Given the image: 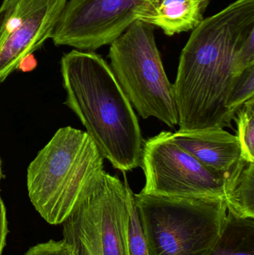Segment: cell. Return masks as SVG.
Returning a JSON list of instances; mask_svg holds the SVG:
<instances>
[{
	"instance_id": "6da1fadb",
	"label": "cell",
	"mask_w": 254,
	"mask_h": 255,
	"mask_svg": "<svg viewBox=\"0 0 254 255\" xmlns=\"http://www.w3.org/2000/svg\"><path fill=\"white\" fill-rule=\"evenodd\" d=\"M252 33L254 0H236L192 30L173 85L180 130L232 127L228 103L236 58Z\"/></svg>"
},
{
	"instance_id": "7a4b0ae2",
	"label": "cell",
	"mask_w": 254,
	"mask_h": 255,
	"mask_svg": "<svg viewBox=\"0 0 254 255\" xmlns=\"http://www.w3.org/2000/svg\"><path fill=\"white\" fill-rule=\"evenodd\" d=\"M67 105L80 120L103 158L129 172L141 164L143 140L132 105L107 61L77 49L61 58Z\"/></svg>"
},
{
	"instance_id": "3957f363",
	"label": "cell",
	"mask_w": 254,
	"mask_h": 255,
	"mask_svg": "<svg viewBox=\"0 0 254 255\" xmlns=\"http://www.w3.org/2000/svg\"><path fill=\"white\" fill-rule=\"evenodd\" d=\"M102 169L104 158L87 133L61 128L28 166V197L45 221L62 224L85 186Z\"/></svg>"
},
{
	"instance_id": "277c9868",
	"label": "cell",
	"mask_w": 254,
	"mask_h": 255,
	"mask_svg": "<svg viewBox=\"0 0 254 255\" xmlns=\"http://www.w3.org/2000/svg\"><path fill=\"white\" fill-rule=\"evenodd\" d=\"M153 255H207L222 234L228 208L221 198L134 194Z\"/></svg>"
},
{
	"instance_id": "5b68a950",
	"label": "cell",
	"mask_w": 254,
	"mask_h": 255,
	"mask_svg": "<svg viewBox=\"0 0 254 255\" xmlns=\"http://www.w3.org/2000/svg\"><path fill=\"white\" fill-rule=\"evenodd\" d=\"M110 46V68L139 115L172 128L178 125L174 86L163 65L155 27L134 21Z\"/></svg>"
},
{
	"instance_id": "8992f818",
	"label": "cell",
	"mask_w": 254,
	"mask_h": 255,
	"mask_svg": "<svg viewBox=\"0 0 254 255\" xmlns=\"http://www.w3.org/2000/svg\"><path fill=\"white\" fill-rule=\"evenodd\" d=\"M129 217L125 184L102 169L85 186L63 222L64 240L72 255H130Z\"/></svg>"
},
{
	"instance_id": "52a82bcc",
	"label": "cell",
	"mask_w": 254,
	"mask_h": 255,
	"mask_svg": "<svg viewBox=\"0 0 254 255\" xmlns=\"http://www.w3.org/2000/svg\"><path fill=\"white\" fill-rule=\"evenodd\" d=\"M172 133L161 132L143 142L146 183L140 193L168 197L224 199L225 175L216 173L180 148Z\"/></svg>"
},
{
	"instance_id": "ba28073f",
	"label": "cell",
	"mask_w": 254,
	"mask_h": 255,
	"mask_svg": "<svg viewBox=\"0 0 254 255\" xmlns=\"http://www.w3.org/2000/svg\"><path fill=\"white\" fill-rule=\"evenodd\" d=\"M143 0H67L52 38L55 46L94 52L110 45L137 20Z\"/></svg>"
},
{
	"instance_id": "9c48e42d",
	"label": "cell",
	"mask_w": 254,
	"mask_h": 255,
	"mask_svg": "<svg viewBox=\"0 0 254 255\" xmlns=\"http://www.w3.org/2000/svg\"><path fill=\"white\" fill-rule=\"evenodd\" d=\"M67 0H17L0 28V83L51 38Z\"/></svg>"
},
{
	"instance_id": "30bf717a",
	"label": "cell",
	"mask_w": 254,
	"mask_h": 255,
	"mask_svg": "<svg viewBox=\"0 0 254 255\" xmlns=\"http://www.w3.org/2000/svg\"><path fill=\"white\" fill-rule=\"evenodd\" d=\"M173 141L213 172L225 175L241 157L237 135L223 128L180 130L171 134Z\"/></svg>"
},
{
	"instance_id": "8fae6325",
	"label": "cell",
	"mask_w": 254,
	"mask_h": 255,
	"mask_svg": "<svg viewBox=\"0 0 254 255\" xmlns=\"http://www.w3.org/2000/svg\"><path fill=\"white\" fill-rule=\"evenodd\" d=\"M210 0H143L137 20L161 28L167 36L192 31L204 20Z\"/></svg>"
},
{
	"instance_id": "7c38bea8",
	"label": "cell",
	"mask_w": 254,
	"mask_h": 255,
	"mask_svg": "<svg viewBox=\"0 0 254 255\" xmlns=\"http://www.w3.org/2000/svg\"><path fill=\"white\" fill-rule=\"evenodd\" d=\"M224 200L228 212L254 219V162L240 157L225 176Z\"/></svg>"
},
{
	"instance_id": "4fadbf2b",
	"label": "cell",
	"mask_w": 254,
	"mask_h": 255,
	"mask_svg": "<svg viewBox=\"0 0 254 255\" xmlns=\"http://www.w3.org/2000/svg\"><path fill=\"white\" fill-rule=\"evenodd\" d=\"M207 255H254V219L228 211L222 234Z\"/></svg>"
},
{
	"instance_id": "5bb4252c",
	"label": "cell",
	"mask_w": 254,
	"mask_h": 255,
	"mask_svg": "<svg viewBox=\"0 0 254 255\" xmlns=\"http://www.w3.org/2000/svg\"><path fill=\"white\" fill-rule=\"evenodd\" d=\"M125 185L128 190L129 202V224H128V250L130 255H153L147 238L143 232L138 212L134 203V193L130 188L126 173L122 172Z\"/></svg>"
},
{
	"instance_id": "9a60e30c",
	"label": "cell",
	"mask_w": 254,
	"mask_h": 255,
	"mask_svg": "<svg viewBox=\"0 0 254 255\" xmlns=\"http://www.w3.org/2000/svg\"><path fill=\"white\" fill-rule=\"evenodd\" d=\"M234 121L238 126V136L241 145V157L254 162V97L243 104Z\"/></svg>"
},
{
	"instance_id": "2e32d148",
	"label": "cell",
	"mask_w": 254,
	"mask_h": 255,
	"mask_svg": "<svg viewBox=\"0 0 254 255\" xmlns=\"http://www.w3.org/2000/svg\"><path fill=\"white\" fill-rule=\"evenodd\" d=\"M254 97V65L236 78L228 100V109L233 120L246 102Z\"/></svg>"
},
{
	"instance_id": "e0dca14e",
	"label": "cell",
	"mask_w": 254,
	"mask_h": 255,
	"mask_svg": "<svg viewBox=\"0 0 254 255\" xmlns=\"http://www.w3.org/2000/svg\"><path fill=\"white\" fill-rule=\"evenodd\" d=\"M70 246L64 241H49L30 248L23 255H72Z\"/></svg>"
},
{
	"instance_id": "ac0fdd59",
	"label": "cell",
	"mask_w": 254,
	"mask_h": 255,
	"mask_svg": "<svg viewBox=\"0 0 254 255\" xmlns=\"http://www.w3.org/2000/svg\"><path fill=\"white\" fill-rule=\"evenodd\" d=\"M7 234L8 228L5 206L0 195V255L2 254L3 250L5 247Z\"/></svg>"
},
{
	"instance_id": "d6986e66",
	"label": "cell",
	"mask_w": 254,
	"mask_h": 255,
	"mask_svg": "<svg viewBox=\"0 0 254 255\" xmlns=\"http://www.w3.org/2000/svg\"><path fill=\"white\" fill-rule=\"evenodd\" d=\"M8 6L4 5L1 4L0 6V28H1V24L4 21V17H5L6 13H7V10L9 9Z\"/></svg>"
},
{
	"instance_id": "ffe728a7",
	"label": "cell",
	"mask_w": 254,
	"mask_h": 255,
	"mask_svg": "<svg viewBox=\"0 0 254 255\" xmlns=\"http://www.w3.org/2000/svg\"><path fill=\"white\" fill-rule=\"evenodd\" d=\"M17 1V0H3L1 4L4 5L8 6V7H13V4Z\"/></svg>"
},
{
	"instance_id": "44dd1931",
	"label": "cell",
	"mask_w": 254,
	"mask_h": 255,
	"mask_svg": "<svg viewBox=\"0 0 254 255\" xmlns=\"http://www.w3.org/2000/svg\"><path fill=\"white\" fill-rule=\"evenodd\" d=\"M1 178H2V170H1V161L0 159V183H1Z\"/></svg>"
}]
</instances>
